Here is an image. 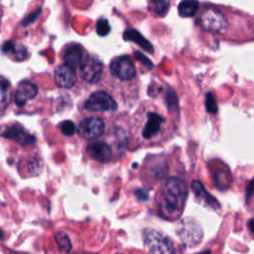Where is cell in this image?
Instances as JSON below:
<instances>
[{"label":"cell","mask_w":254,"mask_h":254,"mask_svg":"<svg viewBox=\"0 0 254 254\" xmlns=\"http://www.w3.org/2000/svg\"><path fill=\"white\" fill-rule=\"evenodd\" d=\"M195 16V26L204 33L236 43L254 40V18L241 11L202 3Z\"/></svg>","instance_id":"cell-1"},{"label":"cell","mask_w":254,"mask_h":254,"mask_svg":"<svg viewBox=\"0 0 254 254\" xmlns=\"http://www.w3.org/2000/svg\"><path fill=\"white\" fill-rule=\"evenodd\" d=\"M188 196L186 182L178 177L168 179L160 190V208L164 214L174 216L184 208Z\"/></svg>","instance_id":"cell-2"},{"label":"cell","mask_w":254,"mask_h":254,"mask_svg":"<svg viewBox=\"0 0 254 254\" xmlns=\"http://www.w3.org/2000/svg\"><path fill=\"white\" fill-rule=\"evenodd\" d=\"M167 124L166 118L157 111H148L136 127V133L144 142H154L158 140L165 131Z\"/></svg>","instance_id":"cell-3"},{"label":"cell","mask_w":254,"mask_h":254,"mask_svg":"<svg viewBox=\"0 0 254 254\" xmlns=\"http://www.w3.org/2000/svg\"><path fill=\"white\" fill-rule=\"evenodd\" d=\"M144 243L150 254H176L173 241L163 233L146 228L143 232Z\"/></svg>","instance_id":"cell-4"},{"label":"cell","mask_w":254,"mask_h":254,"mask_svg":"<svg viewBox=\"0 0 254 254\" xmlns=\"http://www.w3.org/2000/svg\"><path fill=\"white\" fill-rule=\"evenodd\" d=\"M83 108L90 112H111L117 109V103L106 91L97 90L88 96Z\"/></svg>","instance_id":"cell-5"},{"label":"cell","mask_w":254,"mask_h":254,"mask_svg":"<svg viewBox=\"0 0 254 254\" xmlns=\"http://www.w3.org/2000/svg\"><path fill=\"white\" fill-rule=\"evenodd\" d=\"M105 131V122L97 116L83 118L77 127V133L80 137L93 140L101 137Z\"/></svg>","instance_id":"cell-6"},{"label":"cell","mask_w":254,"mask_h":254,"mask_svg":"<svg viewBox=\"0 0 254 254\" xmlns=\"http://www.w3.org/2000/svg\"><path fill=\"white\" fill-rule=\"evenodd\" d=\"M177 232L181 240L189 246H194L202 239V230L200 226L190 218L182 220L178 226Z\"/></svg>","instance_id":"cell-7"},{"label":"cell","mask_w":254,"mask_h":254,"mask_svg":"<svg viewBox=\"0 0 254 254\" xmlns=\"http://www.w3.org/2000/svg\"><path fill=\"white\" fill-rule=\"evenodd\" d=\"M109 68L111 73L121 80H131L136 75L135 65L127 56L115 58L111 62Z\"/></svg>","instance_id":"cell-8"},{"label":"cell","mask_w":254,"mask_h":254,"mask_svg":"<svg viewBox=\"0 0 254 254\" xmlns=\"http://www.w3.org/2000/svg\"><path fill=\"white\" fill-rule=\"evenodd\" d=\"M1 135L25 147L34 144L36 141V137L30 132H28L19 123H11L5 126L1 132Z\"/></svg>","instance_id":"cell-9"},{"label":"cell","mask_w":254,"mask_h":254,"mask_svg":"<svg viewBox=\"0 0 254 254\" xmlns=\"http://www.w3.org/2000/svg\"><path fill=\"white\" fill-rule=\"evenodd\" d=\"M103 64L99 60L95 58H88L80 67V74L85 81L89 83H96L100 79Z\"/></svg>","instance_id":"cell-10"},{"label":"cell","mask_w":254,"mask_h":254,"mask_svg":"<svg viewBox=\"0 0 254 254\" xmlns=\"http://www.w3.org/2000/svg\"><path fill=\"white\" fill-rule=\"evenodd\" d=\"M55 82L59 87L70 88L76 82V73L74 68L64 64L55 69Z\"/></svg>","instance_id":"cell-11"},{"label":"cell","mask_w":254,"mask_h":254,"mask_svg":"<svg viewBox=\"0 0 254 254\" xmlns=\"http://www.w3.org/2000/svg\"><path fill=\"white\" fill-rule=\"evenodd\" d=\"M37 94H38V86L29 80H23L19 83L15 91L14 100L17 106L22 107L29 100L35 98Z\"/></svg>","instance_id":"cell-12"},{"label":"cell","mask_w":254,"mask_h":254,"mask_svg":"<svg viewBox=\"0 0 254 254\" xmlns=\"http://www.w3.org/2000/svg\"><path fill=\"white\" fill-rule=\"evenodd\" d=\"M86 152L92 159L101 163H107L112 158L111 147L103 141H93L89 143L86 147Z\"/></svg>","instance_id":"cell-13"},{"label":"cell","mask_w":254,"mask_h":254,"mask_svg":"<svg viewBox=\"0 0 254 254\" xmlns=\"http://www.w3.org/2000/svg\"><path fill=\"white\" fill-rule=\"evenodd\" d=\"M191 190H192L195 197L199 201H201L205 205H207L208 207H210L212 209H218L220 207L218 200L215 197H213L208 191H206L203 185L199 181H196V180L192 181Z\"/></svg>","instance_id":"cell-14"},{"label":"cell","mask_w":254,"mask_h":254,"mask_svg":"<svg viewBox=\"0 0 254 254\" xmlns=\"http://www.w3.org/2000/svg\"><path fill=\"white\" fill-rule=\"evenodd\" d=\"M64 64L73 67L74 69L76 67H81L82 65V61H83V51L82 49L75 45L71 46L68 49H66L64 53Z\"/></svg>","instance_id":"cell-15"},{"label":"cell","mask_w":254,"mask_h":254,"mask_svg":"<svg viewBox=\"0 0 254 254\" xmlns=\"http://www.w3.org/2000/svg\"><path fill=\"white\" fill-rule=\"evenodd\" d=\"M123 38L125 41H131L135 43L148 53H154L152 44L146 38H144L136 29H127L123 34Z\"/></svg>","instance_id":"cell-16"},{"label":"cell","mask_w":254,"mask_h":254,"mask_svg":"<svg viewBox=\"0 0 254 254\" xmlns=\"http://www.w3.org/2000/svg\"><path fill=\"white\" fill-rule=\"evenodd\" d=\"M2 52L5 54H12L13 57L15 58L16 61H24L28 57V52L27 49L20 44H16L12 41H8L3 45Z\"/></svg>","instance_id":"cell-17"},{"label":"cell","mask_w":254,"mask_h":254,"mask_svg":"<svg viewBox=\"0 0 254 254\" xmlns=\"http://www.w3.org/2000/svg\"><path fill=\"white\" fill-rule=\"evenodd\" d=\"M200 9L198 0H183L178 6V11L181 17L190 18L195 16Z\"/></svg>","instance_id":"cell-18"},{"label":"cell","mask_w":254,"mask_h":254,"mask_svg":"<svg viewBox=\"0 0 254 254\" xmlns=\"http://www.w3.org/2000/svg\"><path fill=\"white\" fill-rule=\"evenodd\" d=\"M12 90L11 83L8 79L0 75V111L6 109L11 101Z\"/></svg>","instance_id":"cell-19"},{"label":"cell","mask_w":254,"mask_h":254,"mask_svg":"<svg viewBox=\"0 0 254 254\" xmlns=\"http://www.w3.org/2000/svg\"><path fill=\"white\" fill-rule=\"evenodd\" d=\"M55 240L59 246L60 251H62L64 253H69L71 251L72 244H71V241L66 233L62 232V231L57 232L55 234Z\"/></svg>","instance_id":"cell-20"},{"label":"cell","mask_w":254,"mask_h":254,"mask_svg":"<svg viewBox=\"0 0 254 254\" xmlns=\"http://www.w3.org/2000/svg\"><path fill=\"white\" fill-rule=\"evenodd\" d=\"M153 11L158 16H164L170 7L169 0H151Z\"/></svg>","instance_id":"cell-21"},{"label":"cell","mask_w":254,"mask_h":254,"mask_svg":"<svg viewBox=\"0 0 254 254\" xmlns=\"http://www.w3.org/2000/svg\"><path fill=\"white\" fill-rule=\"evenodd\" d=\"M205 109L208 113L210 114H215L217 113L218 107H217V102L215 99V96L213 95L212 92H207L205 95Z\"/></svg>","instance_id":"cell-22"},{"label":"cell","mask_w":254,"mask_h":254,"mask_svg":"<svg viewBox=\"0 0 254 254\" xmlns=\"http://www.w3.org/2000/svg\"><path fill=\"white\" fill-rule=\"evenodd\" d=\"M96 33L101 36V37H105L109 34L111 28L109 25V22L107 19H99L96 23V27H95Z\"/></svg>","instance_id":"cell-23"},{"label":"cell","mask_w":254,"mask_h":254,"mask_svg":"<svg viewBox=\"0 0 254 254\" xmlns=\"http://www.w3.org/2000/svg\"><path fill=\"white\" fill-rule=\"evenodd\" d=\"M166 103L171 113H178V99L173 91H168L166 94Z\"/></svg>","instance_id":"cell-24"},{"label":"cell","mask_w":254,"mask_h":254,"mask_svg":"<svg viewBox=\"0 0 254 254\" xmlns=\"http://www.w3.org/2000/svg\"><path fill=\"white\" fill-rule=\"evenodd\" d=\"M60 129L62 131V133L65 136H71L75 133L76 131V128H75V125L72 121L70 120H65V121H63L61 124H60Z\"/></svg>","instance_id":"cell-25"},{"label":"cell","mask_w":254,"mask_h":254,"mask_svg":"<svg viewBox=\"0 0 254 254\" xmlns=\"http://www.w3.org/2000/svg\"><path fill=\"white\" fill-rule=\"evenodd\" d=\"M41 12H42V9L39 8L38 10H36V11L32 12L31 14H29V15L23 20V22H22L23 26L26 27V26H29V25L33 24V23L36 21V19L38 18V16L41 14Z\"/></svg>","instance_id":"cell-26"},{"label":"cell","mask_w":254,"mask_h":254,"mask_svg":"<svg viewBox=\"0 0 254 254\" xmlns=\"http://www.w3.org/2000/svg\"><path fill=\"white\" fill-rule=\"evenodd\" d=\"M134 56H135V58H136L138 61H140V62L142 63V64H144V65L147 66L148 68H152V67H153L152 62H151L146 56H144L142 53L136 51V52H134Z\"/></svg>","instance_id":"cell-27"},{"label":"cell","mask_w":254,"mask_h":254,"mask_svg":"<svg viewBox=\"0 0 254 254\" xmlns=\"http://www.w3.org/2000/svg\"><path fill=\"white\" fill-rule=\"evenodd\" d=\"M253 192H254V179L251 180L248 183L247 187H246V198H247V200L252 196Z\"/></svg>","instance_id":"cell-28"},{"label":"cell","mask_w":254,"mask_h":254,"mask_svg":"<svg viewBox=\"0 0 254 254\" xmlns=\"http://www.w3.org/2000/svg\"><path fill=\"white\" fill-rule=\"evenodd\" d=\"M247 225H248V229H249V231H250L252 234H254V218L249 219V220H248Z\"/></svg>","instance_id":"cell-29"},{"label":"cell","mask_w":254,"mask_h":254,"mask_svg":"<svg viewBox=\"0 0 254 254\" xmlns=\"http://www.w3.org/2000/svg\"><path fill=\"white\" fill-rule=\"evenodd\" d=\"M137 195H138V197L140 198V199H146L147 197H148V195H147V192H145V191H143V190H139L138 191H137Z\"/></svg>","instance_id":"cell-30"},{"label":"cell","mask_w":254,"mask_h":254,"mask_svg":"<svg viewBox=\"0 0 254 254\" xmlns=\"http://www.w3.org/2000/svg\"><path fill=\"white\" fill-rule=\"evenodd\" d=\"M210 253H211L210 250H204V251H202L200 253H197V254H210Z\"/></svg>","instance_id":"cell-31"},{"label":"cell","mask_w":254,"mask_h":254,"mask_svg":"<svg viewBox=\"0 0 254 254\" xmlns=\"http://www.w3.org/2000/svg\"><path fill=\"white\" fill-rule=\"evenodd\" d=\"M3 236V231L0 229V238Z\"/></svg>","instance_id":"cell-32"},{"label":"cell","mask_w":254,"mask_h":254,"mask_svg":"<svg viewBox=\"0 0 254 254\" xmlns=\"http://www.w3.org/2000/svg\"><path fill=\"white\" fill-rule=\"evenodd\" d=\"M116 254H122V253H116Z\"/></svg>","instance_id":"cell-33"}]
</instances>
